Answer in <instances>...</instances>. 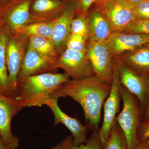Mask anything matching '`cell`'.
Masks as SVG:
<instances>
[{"label": "cell", "mask_w": 149, "mask_h": 149, "mask_svg": "<svg viewBox=\"0 0 149 149\" xmlns=\"http://www.w3.org/2000/svg\"><path fill=\"white\" fill-rule=\"evenodd\" d=\"M111 85L95 75L80 80H70L51 95V98L69 97L77 102L84 111L89 130H98L104 103L110 92Z\"/></svg>", "instance_id": "cell-1"}, {"label": "cell", "mask_w": 149, "mask_h": 149, "mask_svg": "<svg viewBox=\"0 0 149 149\" xmlns=\"http://www.w3.org/2000/svg\"><path fill=\"white\" fill-rule=\"evenodd\" d=\"M69 80L65 72H45L28 76L19 84L15 99L22 108L42 107L51 98L53 93Z\"/></svg>", "instance_id": "cell-2"}, {"label": "cell", "mask_w": 149, "mask_h": 149, "mask_svg": "<svg viewBox=\"0 0 149 149\" xmlns=\"http://www.w3.org/2000/svg\"><path fill=\"white\" fill-rule=\"evenodd\" d=\"M120 92L123 107L120 113L116 116V121L124 134L127 148L135 149L140 142L138 131L142 121L141 107L136 96L121 85Z\"/></svg>", "instance_id": "cell-3"}, {"label": "cell", "mask_w": 149, "mask_h": 149, "mask_svg": "<svg viewBox=\"0 0 149 149\" xmlns=\"http://www.w3.org/2000/svg\"><path fill=\"white\" fill-rule=\"evenodd\" d=\"M120 78L117 63L114 57L113 63V78L110 92L104 104L103 121L98 130L99 138L103 148L109 137L111 128L120 109L121 99L120 92Z\"/></svg>", "instance_id": "cell-4"}, {"label": "cell", "mask_w": 149, "mask_h": 149, "mask_svg": "<svg viewBox=\"0 0 149 149\" xmlns=\"http://www.w3.org/2000/svg\"><path fill=\"white\" fill-rule=\"evenodd\" d=\"M85 54L92 65L95 75L111 85L113 56L105 43L88 40Z\"/></svg>", "instance_id": "cell-5"}, {"label": "cell", "mask_w": 149, "mask_h": 149, "mask_svg": "<svg viewBox=\"0 0 149 149\" xmlns=\"http://www.w3.org/2000/svg\"><path fill=\"white\" fill-rule=\"evenodd\" d=\"M117 63L121 85L136 96L141 111H145L149 102V76L135 72L113 56Z\"/></svg>", "instance_id": "cell-6"}, {"label": "cell", "mask_w": 149, "mask_h": 149, "mask_svg": "<svg viewBox=\"0 0 149 149\" xmlns=\"http://www.w3.org/2000/svg\"><path fill=\"white\" fill-rule=\"evenodd\" d=\"M56 68H61L72 80H80L95 75L85 53L66 49L58 58Z\"/></svg>", "instance_id": "cell-7"}, {"label": "cell", "mask_w": 149, "mask_h": 149, "mask_svg": "<svg viewBox=\"0 0 149 149\" xmlns=\"http://www.w3.org/2000/svg\"><path fill=\"white\" fill-rule=\"evenodd\" d=\"M22 109L15 99L0 94V136L8 149H17L19 146L20 140L13 134L11 124Z\"/></svg>", "instance_id": "cell-8"}, {"label": "cell", "mask_w": 149, "mask_h": 149, "mask_svg": "<svg viewBox=\"0 0 149 149\" xmlns=\"http://www.w3.org/2000/svg\"><path fill=\"white\" fill-rule=\"evenodd\" d=\"M34 0H12L0 9L3 27L8 34L26 24L31 16V8Z\"/></svg>", "instance_id": "cell-9"}, {"label": "cell", "mask_w": 149, "mask_h": 149, "mask_svg": "<svg viewBox=\"0 0 149 149\" xmlns=\"http://www.w3.org/2000/svg\"><path fill=\"white\" fill-rule=\"evenodd\" d=\"M22 43L16 36L8 34L6 52L8 76L9 97L15 98L17 92V78L23 61Z\"/></svg>", "instance_id": "cell-10"}, {"label": "cell", "mask_w": 149, "mask_h": 149, "mask_svg": "<svg viewBox=\"0 0 149 149\" xmlns=\"http://www.w3.org/2000/svg\"><path fill=\"white\" fill-rule=\"evenodd\" d=\"M133 7L120 0H113L103 12L113 32H123L137 20Z\"/></svg>", "instance_id": "cell-11"}, {"label": "cell", "mask_w": 149, "mask_h": 149, "mask_svg": "<svg viewBox=\"0 0 149 149\" xmlns=\"http://www.w3.org/2000/svg\"><path fill=\"white\" fill-rule=\"evenodd\" d=\"M56 98H51L46 103L50 108L54 117V126L61 123L71 132L73 146L84 143L87 140V133L89 130L87 125L82 124L76 118H72L62 111L59 106Z\"/></svg>", "instance_id": "cell-12"}, {"label": "cell", "mask_w": 149, "mask_h": 149, "mask_svg": "<svg viewBox=\"0 0 149 149\" xmlns=\"http://www.w3.org/2000/svg\"><path fill=\"white\" fill-rule=\"evenodd\" d=\"M149 42V35L113 32L105 43L113 56H117Z\"/></svg>", "instance_id": "cell-13"}, {"label": "cell", "mask_w": 149, "mask_h": 149, "mask_svg": "<svg viewBox=\"0 0 149 149\" xmlns=\"http://www.w3.org/2000/svg\"><path fill=\"white\" fill-rule=\"evenodd\" d=\"M77 1L70 0L55 20L51 40L56 49L65 45L70 34L71 22L77 14Z\"/></svg>", "instance_id": "cell-14"}, {"label": "cell", "mask_w": 149, "mask_h": 149, "mask_svg": "<svg viewBox=\"0 0 149 149\" xmlns=\"http://www.w3.org/2000/svg\"><path fill=\"white\" fill-rule=\"evenodd\" d=\"M55 69H56L55 63L41 56L29 45L17 78V88L19 84L28 76L45 73Z\"/></svg>", "instance_id": "cell-15"}, {"label": "cell", "mask_w": 149, "mask_h": 149, "mask_svg": "<svg viewBox=\"0 0 149 149\" xmlns=\"http://www.w3.org/2000/svg\"><path fill=\"white\" fill-rule=\"evenodd\" d=\"M87 19L89 29L88 40L105 42L113 31L102 11L95 8L88 12Z\"/></svg>", "instance_id": "cell-16"}, {"label": "cell", "mask_w": 149, "mask_h": 149, "mask_svg": "<svg viewBox=\"0 0 149 149\" xmlns=\"http://www.w3.org/2000/svg\"><path fill=\"white\" fill-rule=\"evenodd\" d=\"M117 58L135 72L149 76V42Z\"/></svg>", "instance_id": "cell-17"}, {"label": "cell", "mask_w": 149, "mask_h": 149, "mask_svg": "<svg viewBox=\"0 0 149 149\" xmlns=\"http://www.w3.org/2000/svg\"><path fill=\"white\" fill-rule=\"evenodd\" d=\"M8 34L3 27L0 30V94L9 97L8 76L6 52Z\"/></svg>", "instance_id": "cell-18"}, {"label": "cell", "mask_w": 149, "mask_h": 149, "mask_svg": "<svg viewBox=\"0 0 149 149\" xmlns=\"http://www.w3.org/2000/svg\"><path fill=\"white\" fill-rule=\"evenodd\" d=\"M68 1L34 0L31 6V15L36 17H44L59 14Z\"/></svg>", "instance_id": "cell-19"}, {"label": "cell", "mask_w": 149, "mask_h": 149, "mask_svg": "<svg viewBox=\"0 0 149 149\" xmlns=\"http://www.w3.org/2000/svg\"><path fill=\"white\" fill-rule=\"evenodd\" d=\"M54 22L55 20H54L50 23L25 24L15 29L13 34L10 35L14 36L23 35L29 36V37H43L51 40Z\"/></svg>", "instance_id": "cell-20"}, {"label": "cell", "mask_w": 149, "mask_h": 149, "mask_svg": "<svg viewBox=\"0 0 149 149\" xmlns=\"http://www.w3.org/2000/svg\"><path fill=\"white\" fill-rule=\"evenodd\" d=\"M29 45L41 56L56 65L58 58L56 56L55 47L50 39L40 37H30Z\"/></svg>", "instance_id": "cell-21"}, {"label": "cell", "mask_w": 149, "mask_h": 149, "mask_svg": "<svg viewBox=\"0 0 149 149\" xmlns=\"http://www.w3.org/2000/svg\"><path fill=\"white\" fill-rule=\"evenodd\" d=\"M104 149H128L125 136L116 121L111 128Z\"/></svg>", "instance_id": "cell-22"}, {"label": "cell", "mask_w": 149, "mask_h": 149, "mask_svg": "<svg viewBox=\"0 0 149 149\" xmlns=\"http://www.w3.org/2000/svg\"><path fill=\"white\" fill-rule=\"evenodd\" d=\"M70 34L80 35L88 39L89 29L87 17L78 15L72 19L70 27Z\"/></svg>", "instance_id": "cell-23"}, {"label": "cell", "mask_w": 149, "mask_h": 149, "mask_svg": "<svg viewBox=\"0 0 149 149\" xmlns=\"http://www.w3.org/2000/svg\"><path fill=\"white\" fill-rule=\"evenodd\" d=\"M88 39L80 35L70 34L67 40L66 49L85 53Z\"/></svg>", "instance_id": "cell-24"}, {"label": "cell", "mask_w": 149, "mask_h": 149, "mask_svg": "<svg viewBox=\"0 0 149 149\" xmlns=\"http://www.w3.org/2000/svg\"><path fill=\"white\" fill-rule=\"evenodd\" d=\"M69 149H104L102 146L100 138L98 131H93L91 136L87 139V141L84 143L80 144L78 146L71 145Z\"/></svg>", "instance_id": "cell-25"}, {"label": "cell", "mask_w": 149, "mask_h": 149, "mask_svg": "<svg viewBox=\"0 0 149 149\" xmlns=\"http://www.w3.org/2000/svg\"><path fill=\"white\" fill-rule=\"evenodd\" d=\"M123 32L149 35V19H137Z\"/></svg>", "instance_id": "cell-26"}, {"label": "cell", "mask_w": 149, "mask_h": 149, "mask_svg": "<svg viewBox=\"0 0 149 149\" xmlns=\"http://www.w3.org/2000/svg\"><path fill=\"white\" fill-rule=\"evenodd\" d=\"M138 19H149V0H146L133 7Z\"/></svg>", "instance_id": "cell-27"}, {"label": "cell", "mask_w": 149, "mask_h": 149, "mask_svg": "<svg viewBox=\"0 0 149 149\" xmlns=\"http://www.w3.org/2000/svg\"><path fill=\"white\" fill-rule=\"evenodd\" d=\"M77 3V15L87 17L89 10L93 3H95L97 0H76Z\"/></svg>", "instance_id": "cell-28"}, {"label": "cell", "mask_w": 149, "mask_h": 149, "mask_svg": "<svg viewBox=\"0 0 149 149\" xmlns=\"http://www.w3.org/2000/svg\"><path fill=\"white\" fill-rule=\"evenodd\" d=\"M138 137L140 142H146L149 139V122H141L138 129Z\"/></svg>", "instance_id": "cell-29"}, {"label": "cell", "mask_w": 149, "mask_h": 149, "mask_svg": "<svg viewBox=\"0 0 149 149\" xmlns=\"http://www.w3.org/2000/svg\"><path fill=\"white\" fill-rule=\"evenodd\" d=\"M72 136H69L64 140L59 143L57 145L54 146L52 149H68L72 144Z\"/></svg>", "instance_id": "cell-30"}, {"label": "cell", "mask_w": 149, "mask_h": 149, "mask_svg": "<svg viewBox=\"0 0 149 149\" xmlns=\"http://www.w3.org/2000/svg\"><path fill=\"white\" fill-rule=\"evenodd\" d=\"M113 0H97L95 3V8L103 10Z\"/></svg>", "instance_id": "cell-31"}, {"label": "cell", "mask_w": 149, "mask_h": 149, "mask_svg": "<svg viewBox=\"0 0 149 149\" xmlns=\"http://www.w3.org/2000/svg\"><path fill=\"white\" fill-rule=\"evenodd\" d=\"M120 1H122L123 2L133 7L146 0H120Z\"/></svg>", "instance_id": "cell-32"}, {"label": "cell", "mask_w": 149, "mask_h": 149, "mask_svg": "<svg viewBox=\"0 0 149 149\" xmlns=\"http://www.w3.org/2000/svg\"><path fill=\"white\" fill-rule=\"evenodd\" d=\"M135 149H149V146L146 142H140Z\"/></svg>", "instance_id": "cell-33"}, {"label": "cell", "mask_w": 149, "mask_h": 149, "mask_svg": "<svg viewBox=\"0 0 149 149\" xmlns=\"http://www.w3.org/2000/svg\"><path fill=\"white\" fill-rule=\"evenodd\" d=\"M142 121L149 122V102L145 110L143 119Z\"/></svg>", "instance_id": "cell-34"}, {"label": "cell", "mask_w": 149, "mask_h": 149, "mask_svg": "<svg viewBox=\"0 0 149 149\" xmlns=\"http://www.w3.org/2000/svg\"><path fill=\"white\" fill-rule=\"evenodd\" d=\"M12 0H0V9L7 5Z\"/></svg>", "instance_id": "cell-35"}, {"label": "cell", "mask_w": 149, "mask_h": 149, "mask_svg": "<svg viewBox=\"0 0 149 149\" xmlns=\"http://www.w3.org/2000/svg\"><path fill=\"white\" fill-rule=\"evenodd\" d=\"M0 149H8L4 143L1 136H0Z\"/></svg>", "instance_id": "cell-36"}, {"label": "cell", "mask_w": 149, "mask_h": 149, "mask_svg": "<svg viewBox=\"0 0 149 149\" xmlns=\"http://www.w3.org/2000/svg\"><path fill=\"white\" fill-rule=\"evenodd\" d=\"M3 27V22L1 17L0 16V30Z\"/></svg>", "instance_id": "cell-37"}, {"label": "cell", "mask_w": 149, "mask_h": 149, "mask_svg": "<svg viewBox=\"0 0 149 149\" xmlns=\"http://www.w3.org/2000/svg\"><path fill=\"white\" fill-rule=\"evenodd\" d=\"M55 1H70V0H55Z\"/></svg>", "instance_id": "cell-38"}, {"label": "cell", "mask_w": 149, "mask_h": 149, "mask_svg": "<svg viewBox=\"0 0 149 149\" xmlns=\"http://www.w3.org/2000/svg\"><path fill=\"white\" fill-rule=\"evenodd\" d=\"M146 143L149 146V139H148V140H147V141H146Z\"/></svg>", "instance_id": "cell-39"}, {"label": "cell", "mask_w": 149, "mask_h": 149, "mask_svg": "<svg viewBox=\"0 0 149 149\" xmlns=\"http://www.w3.org/2000/svg\"><path fill=\"white\" fill-rule=\"evenodd\" d=\"M68 149H69V148H68Z\"/></svg>", "instance_id": "cell-40"}]
</instances>
